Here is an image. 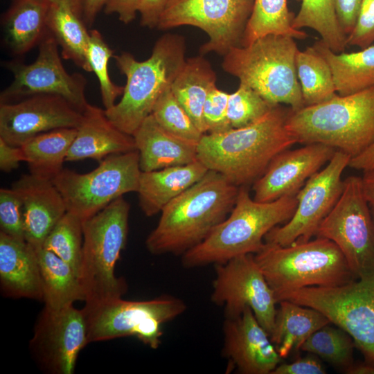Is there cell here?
<instances>
[{"label": "cell", "mask_w": 374, "mask_h": 374, "mask_svg": "<svg viewBox=\"0 0 374 374\" xmlns=\"http://www.w3.org/2000/svg\"><path fill=\"white\" fill-rule=\"evenodd\" d=\"M275 105L250 87L240 83L238 89L229 96V123L232 128L247 126L263 117Z\"/></svg>", "instance_id": "obj_40"}, {"label": "cell", "mask_w": 374, "mask_h": 374, "mask_svg": "<svg viewBox=\"0 0 374 374\" xmlns=\"http://www.w3.org/2000/svg\"><path fill=\"white\" fill-rule=\"evenodd\" d=\"M46 27L61 48L63 58L91 72L87 58L90 38L83 20L64 3H51Z\"/></svg>", "instance_id": "obj_32"}, {"label": "cell", "mask_w": 374, "mask_h": 374, "mask_svg": "<svg viewBox=\"0 0 374 374\" xmlns=\"http://www.w3.org/2000/svg\"><path fill=\"white\" fill-rule=\"evenodd\" d=\"M89 34L87 58L91 72L96 74L99 81L105 109H108L116 103L117 98L123 95L124 87L116 84L109 77L108 65L113 51L98 30H91Z\"/></svg>", "instance_id": "obj_39"}, {"label": "cell", "mask_w": 374, "mask_h": 374, "mask_svg": "<svg viewBox=\"0 0 374 374\" xmlns=\"http://www.w3.org/2000/svg\"><path fill=\"white\" fill-rule=\"evenodd\" d=\"M215 265L211 301L224 308L225 318H235L249 307L271 335L278 303L253 253L235 256Z\"/></svg>", "instance_id": "obj_15"}, {"label": "cell", "mask_w": 374, "mask_h": 374, "mask_svg": "<svg viewBox=\"0 0 374 374\" xmlns=\"http://www.w3.org/2000/svg\"><path fill=\"white\" fill-rule=\"evenodd\" d=\"M41 276L44 306L59 309L75 302L85 301L80 278L73 269L54 253L35 249Z\"/></svg>", "instance_id": "obj_30"}, {"label": "cell", "mask_w": 374, "mask_h": 374, "mask_svg": "<svg viewBox=\"0 0 374 374\" xmlns=\"http://www.w3.org/2000/svg\"><path fill=\"white\" fill-rule=\"evenodd\" d=\"M370 209H371V215H372V217H373V221H374V205H371L370 206Z\"/></svg>", "instance_id": "obj_54"}, {"label": "cell", "mask_w": 374, "mask_h": 374, "mask_svg": "<svg viewBox=\"0 0 374 374\" xmlns=\"http://www.w3.org/2000/svg\"><path fill=\"white\" fill-rule=\"evenodd\" d=\"M239 186L222 174L205 175L161 211L145 246L154 255L181 254L203 242L231 212Z\"/></svg>", "instance_id": "obj_2"}, {"label": "cell", "mask_w": 374, "mask_h": 374, "mask_svg": "<svg viewBox=\"0 0 374 374\" xmlns=\"http://www.w3.org/2000/svg\"><path fill=\"white\" fill-rule=\"evenodd\" d=\"M294 39L267 35L248 46L233 47L224 55L222 68L270 103L299 110L305 104L296 73L299 48Z\"/></svg>", "instance_id": "obj_6"}, {"label": "cell", "mask_w": 374, "mask_h": 374, "mask_svg": "<svg viewBox=\"0 0 374 374\" xmlns=\"http://www.w3.org/2000/svg\"><path fill=\"white\" fill-rule=\"evenodd\" d=\"M286 128L297 143H321L355 157L374 143V87L290 109Z\"/></svg>", "instance_id": "obj_5"}, {"label": "cell", "mask_w": 374, "mask_h": 374, "mask_svg": "<svg viewBox=\"0 0 374 374\" xmlns=\"http://www.w3.org/2000/svg\"><path fill=\"white\" fill-rule=\"evenodd\" d=\"M313 46L328 62L338 95H350L374 87V45L348 53H335L322 40Z\"/></svg>", "instance_id": "obj_29"}, {"label": "cell", "mask_w": 374, "mask_h": 374, "mask_svg": "<svg viewBox=\"0 0 374 374\" xmlns=\"http://www.w3.org/2000/svg\"><path fill=\"white\" fill-rule=\"evenodd\" d=\"M82 245V221L66 212L48 233L42 248L69 264L80 278Z\"/></svg>", "instance_id": "obj_37"}, {"label": "cell", "mask_w": 374, "mask_h": 374, "mask_svg": "<svg viewBox=\"0 0 374 374\" xmlns=\"http://www.w3.org/2000/svg\"><path fill=\"white\" fill-rule=\"evenodd\" d=\"M294 15L287 6V0H254L241 46L251 44L267 35H279L303 39L308 35L293 27Z\"/></svg>", "instance_id": "obj_33"}, {"label": "cell", "mask_w": 374, "mask_h": 374, "mask_svg": "<svg viewBox=\"0 0 374 374\" xmlns=\"http://www.w3.org/2000/svg\"><path fill=\"white\" fill-rule=\"evenodd\" d=\"M348 374H374V363L366 361V362H353L345 371Z\"/></svg>", "instance_id": "obj_52"}, {"label": "cell", "mask_w": 374, "mask_h": 374, "mask_svg": "<svg viewBox=\"0 0 374 374\" xmlns=\"http://www.w3.org/2000/svg\"><path fill=\"white\" fill-rule=\"evenodd\" d=\"M374 42V0H363L357 19L352 32L347 36V46H356L362 49Z\"/></svg>", "instance_id": "obj_43"}, {"label": "cell", "mask_w": 374, "mask_h": 374, "mask_svg": "<svg viewBox=\"0 0 374 374\" xmlns=\"http://www.w3.org/2000/svg\"><path fill=\"white\" fill-rule=\"evenodd\" d=\"M12 188L23 202L25 240L34 249L43 243L67 212L62 195L52 180L30 173L21 175Z\"/></svg>", "instance_id": "obj_21"}, {"label": "cell", "mask_w": 374, "mask_h": 374, "mask_svg": "<svg viewBox=\"0 0 374 374\" xmlns=\"http://www.w3.org/2000/svg\"><path fill=\"white\" fill-rule=\"evenodd\" d=\"M186 42L181 35L166 33L154 44L151 55L138 61L130 53L114 56L126 84L120 101L105 109L109 120L122 132L133 135L152 114L160 96L171 85L183 66Z\"/></svg>", "instance_id": "obj_4"}, {"label": "cell", "mask_w": 374, "mask_h": 374, "mask_svg": "<svg viewBox=\"0 0 374 374\" xmlns=\"http://www.w3.org/2000/svg\"><path fill=\"white\" fill-rule=\"evenodd\" d=\"M301 1V8L293 19V27L297 30L312 28L332 51L344 52L347 46V36L337 20L334 0Z\"/></svg>", "instance_id": "obj_35"}, {"label": "cell", "mask_w": 374, "mask_h": 374, "mask_svg": "<svg viewBox=\"0 0 374 374\" xmlns=\"http://www.w3.org/2000/svg\"><path fill=\"white\" fill-rule=\"evenodd\" d=\"M21 161H24L21 148L10 145L0 138L1 170L10 172L17 169Z\"/></svg>", "instance_id": "obj_48"}, {"label": "cell", "mask_w": 374, "mask_h": 374, "mask_svg": "<svg viewBox=\"0 0 374 374\" xmlns=\"http://www.w3.org/2000/svg\"><path fill=\"white\" fill-rule=\"evenodd\" d=\"M108 0H84L83 21L91 26L97 15L105 7Z\"/></svg>", "instance_id": "obj_50"}, {"label": "cell", "mask_w": 374, "mask_h": 374, "mask_svg": "<svg viewBox=\"0 0 374 374\" xmlns=\"http://www.w3.org/2000/svg\"><path fill=\"white\" fill-rule=\"evenodd\" d=\"M348 166L363 172L374 168V143L360 154L351 158Z\"/></svg>", "instance_id": "obj_49"}, {"label": "cell", "mask_w": 374, "mask_h": 374, "mask_svg": "<svg viewBox=\"0 0 374 374\" xmlns=\"http://www.w3.org/2000/svg\"><path fill=\"white\" fill-rule=\"evenodd\" d=\"M229 93L213 87L206 99L203 116L207 133H220L232 129L228 118L227 109Z\"/></svg>", "instance_id": "obj_42"}, {"label": "cell", "mask_w": 374, "mask_h": 374, "mask_svg": "<svg viewBox=\"0 0 374 374\" xmlns=\"http://www.w3.org/2000/svg\"><path fill=\"white\" fill-rule=\"evenodd\" d=\"M51 3H64L68 6L73 12L83 20L84 0H48Z\"/></svg>", "instance_id": "obj_53"}, {"label": "cell", "mask_w": 374, "mask_h": 374, "mask_svg": "<svg viewBox=\"0 0 374 374\" xmlns=\"http://www.w3.org/2000/svg\"><path fill=\"white\" fill-rule=\"evenodd\" d=\"M253 256L275 296L305 287H336L357 279L339 247L320 236L285 247L265 242Z\"/></svg>", "instance_id": "obj_7"}, {"label": "cell", "mask_w": 374, "mask_h": 374, "mask_svg": "<svg viewBox=\"0 0 374 374\" xmlns=\"http://www.w3.org/2000/svg\"><path fill=\"white\" fill-rule=\"evenodd\" d=\"M253 3L254 0H168L157 28H199L208 37L200 54L215 52L224 56L241 46Z\"/></svg>", "instance_id": "obj_13"}, {"label": "cell", "mask_w": 374, "mask_h": 374, "mask_svg": "<svg viewBox=\"0 0 374 374\" xmlns=\"http://www.w3.org/2000/svg\"><path fill=\"white\" fill-rule=\"evenodd\" d=\"M305 357L289 364H278L271 374H325L326 371L320 358L308 353Z\"/></svg>", "instance_id": "obj_44"}, {"label": "cell", "mask_w": 374, "mask_h": 374, "mask_svg": "<svg viewBox=\"0 0 374 374\" xmlns=\"http://www.w3.org/2000/svg\"><path fill=\"white\" fill-rule=\"evenodd\" d=\"M0 228L1 232L25 240L23 202L12 187L0 189Z\"/></svg>", "instance_id": "obj_41"}, {"label": "cell", "mask_w": 374, "mask_h": 374, "mask_svg": "<svg viewBox=\"0 0 374 374\" xmlns=\"http://www.w3.org/2000/svg\"><path fill=\"white\" fill-rule=\"evenodd\" d=\"M168 0H140L138 12L142 26L153 28L157 27L160 17Z\"/></svg>", "instance_id": "obj_46"}, {"label": "cell", "mask_w": 374, "mask_h": 374, "mask_svg": "<svg viewBox=\"0 0 374 374\" xmlns=\"http://www.w3.org/2000/svg\"><path fill=\"white\" fill-rule=\"evenodd\" d=\"M296 206V195L260 202L251 197L247 186H240L229 216L203 242L182 255L183 266L216 265L239 255L257 253L265 244V235L288 222Z\"/></svg>", "instance_id": "obj_3"}, {"label": "cell", "mask_w": 374, "mask_h": 374, "mask_svg": "<svg viewBox=\"0 0 374 374\" xmlns=\"http://www.w3.org/2000/svg\"><path fill=\"white\" fill-rule=\"evenodd\" d=\"M208 169L199 161L141 172L137 193L143 213L151 217L161 213L171 201L199 181Z\"/></svg>", "instance_id": "obj_25"}, {"label": "cell", "mask_w": 374, "mask_h": 374, "mask_svg": "<svg viewBox=\"0 0 374 374\" xmlns=\"http://www.w3.org/2000/svg\"><path fill=\"white\" fill-rule=\"evenodd\" d=\"M82 113L64 98L39 94L0 103V138L20 147L34 136L60 128H77Z\"/></svg>", "instance_id": "obj_18"}, {"label": "cell", "mask_w": 374, "mask_h": 374, "mask_svg": "<svg viewBox=\"0 0 374 374\" xmlns=\"http://www.w3.org/2000/svg\"><path fill=\"white\" fill-rule=\"evenodd\" d=\"M77 128H60L38 134L20 146L30 173L53 180L63 169Z\"/></svg>", "instance_id": "obj_31"}, {"label": "cell", "mask_w": 374, "mask_h": 374, "mask_svg": "<svg viewBox=\"0 0 374 374\" xmlns=\"http://www.w3.org/2000/svg\"><path fill=\"white\" fill-rule=\"evenodd\" d=\"M336 150L321 143H310L287 149L271 161L253 183L254 200L269 202L283 196L294 195L306 181L333 157Z\"/></svg>", "instance_id": "obj_19"}, {"label": "cell", "mask_w": 374, "mask_h": 374, "mask_svg": "<svg viewBox=\"0 0 374 374\" xmlns=\"http://www.w3.org/2000/svg\"><path fill=\"white\" fill-rule=\"evenodd\" d=\"M316 236L328 238L339 247L357 279L374 274V221L361 177L344 179L342 193Z\"/></svg>", "instance_id": "obj_12"}, {"label": "cell", "mask_w": 374, "mask_h": 374, "mask_svg": "<svg viewBox=\"0 0 374 374\" xmlns=\"http://www.w3.org/2000/svg\"><path fill=\"white\" fill-rule=\"evenodd\" d=\"M140 0H108L104 7L106 14H116L118 19L127 24L132 22L138 12Z\"/></svg>", "instance_id": "obj_47"}, {"label": "cell", "mask_w": 374, "mask_h": 374, "mask_svg": "<svg viewBox=\"0 0 374 374\" xmlns=\"http://www.w3.org/2000/svg\"><path fill=\"white\" fill-rule=\"evenodd\" d=\"M290 109L278 104L251 125L203 134L197 159L237 186L254 183L276 156L297 143L286 128Z\"/></svg>", "instance_id": "obj_1"}, {"label": "cell", "mask_w": 374, "mask_h": 374, "mask_svg": "<svg viewBox=\"0 0 374 374\" xmlns=\"http://www.w3.org/2000/svg\"><path fill=\"white\" fill-rule=\"evenodd\" d=\"M48 0H13L2 18L4 41L15 55H23L39 43L46 30Z\"/></svg>", "instance_id": "obj_26"}, {"label": "cell", "mask_w": 374, "mask_h": 374, "mask_svg": "<svg viewBox=\"0 0 374 374\" xmlns=\"http://www.w3.org/2000/svg\"><path fill=\"white\" fill-rule=\"evenodd\" d=\"M152 116L166 131L179 138L198 143L203 134L168 88L156 102Z\"/></svg>", "instance_id": "obj_38"}, {"label": "cell", "mask_w": 374, "mask_h": 374, "mask_svg": "<svg viewBox=\"0 0 374 374\" xmlns=\"http://www.w3.org/2000/svg\"><path fill=\"white\" fill-rule=\"evenodd\" d=\"M130 204L121 197L82 221L80 280L85 303L122 297L127 286L115 275L116 263L127 242Z\"/></svg>", "instance_id": "obj_8"}, {"label": "cell", "mask_w": 374, "mask_h": 374, "mask_svg": "<svg viewBox=\"0 0 374 374\" xmlns=\"http://www.w3.org/2000/svg\"><path fill=\"white\" fill-rule=\"evenodd\" d=\"M276 299L319 310L348 333L366 361L374 363V274L339 286L284 292Z\"/></svg>", "instance_id": "obj_10"}, {"label": "cell", "mask_w": 374, "mask_h": 374, "mask_svg": "<svg viewBox=\"0 0 374 374\" xmlns=\"http://www.w3.org/2000/svg\"><path fill=\"white\" fill-rule=\"evenodd\" d=\"M296 68L305 106L321 103L337 95L330 67L314 46L299 49Z\"/></svg>", "instance_id": "obj_34"}, {"label": "cell", "mask_w": 374, "mask_h": 374, "mask_svg": "<svg viewBox=\"0 0 374 374\" xmlns=\"http://www.w3.org/2000/svg\"><path fill=\"white\" fill-rule=\"evenodd\" d=\"M0 285L8 297L43 301L39 267L35 249L26 240L0 231Z\"/></svg>", "instance_id": "obj_23"}, {"label": "cell", "mask_w": 374, "mask_h": 374, "mask_svg": "<svg viewBox=\"0 0 374 374\" xmlns=\"http://www.w3.org/2000/svg\"><path fill=\"white\" fill-rule=\"evenodd\" d=\"M88 343L124 337H135L145 345L157 349L161 343L163 323L186 310L180 299L161 296L147 301L112 298L84 305Z\"/></svg>", "instance_id": "obj_9"}, {"label": "cell", "mask_w": 374, "mask_h": 374, "mask_svg": "<svg viewBox=\"0 0 374 374\" xmlns=\"http://www.w3.org/2000/svg\"><path fill=\"white\" fill-rule=\"evenodd\" d=\"M361 183L366 200L370 206L374 205V168L364 171Z\"/></svg>", "instance_id": "obj_51"}, {"label": "cell", "mask_w": 374, "mask_h": 374, "mask_svg": "<svg viewBox=\"0 0 374 374\" xmlns=\"http://www.w3.org/2000/svg\"><path fill=\"white\" fill-rule=\"evenodd\" d=\"M135 150L133 136L117 128L107 118L105 109L89 103L82 112L66 161L84 159L101 161L109 155Z\"/></svg>", "instance_id": "obj_22"}, {"label": "cell", "mask_w": 374, "mask_h": 374, "mask_svg": "<svg viewBox=\"0 0 374 374\" xmlns=\"http://www.w3.org/2000/svg\"><path fill=\"white\" fill-rule=\"evenodd\" d=\"M329 324L314 332L303 343L301 350L345 371L354 362L355 342L342 328Z\"/></svg>", "instance_id": "obj_36"}, {"label": "cell", "mask_w": 374, "mask_h": 374, "mask_svg": "<svg viewBox=\"0 0 374 374\" xmlns=\"http://www.w3.org/2000/svg\"><path fill=\"white\" fill-rule=\"evenodd\" d=\"M84 313L73 304L44 307L30 341V350L41 369L50 374H72L82 348L88 344Z\"/></svg>", "instance_id": "obj_17"}, {"label": "cell", "mask_w": 374, "mask_h": 374, "mask_svg": "<svg viewBox=\"0 0 374 374\" xmlns=\"http://www.w3.org/2000/svg\"><path fill=\"white\" fill-rule=\"evenodd\" d=\"M226 357L243 374H271L283 359L249 307L223 323Z\"/></svg>", "instance_id": "obj_20"}, {"label": "cell", "mask_w": 374, "mask_h": 374, "mask_svg": "<svg viewBox=\"0 0 374 374\" xmlns=\"http://www.w3.org/2000/svg\"><path fill=\"white\" fill-rule=\"evenodd\" d=\"M270 339L282 358L301 349L317 330L331 323L321 312L288 300L278 302Z\"/></svg>", "instance_id": "obj_27"}, {"label": "cell", "mask_w": 374, "mask_h": 374, "mask_svg": "<svg viewBox=\"0 0 374 374\" xmlns=\"http://www.w3.org/2000/svg\"><path fill=\"white\" fill-rule=\"evenodd\" d=\"M351 157L336 150L326 166L311 177L297 193V206L292 217L272 229L265 242L288 246L305 242L317 235L319 225L334 207L344 189L342 174Z\"/></svg>", "instance_id": "obj_16"}, {"label": "cell", "mask_w": 374, "mask_h": 374, "mask_svg": "<svg viewBox=\"0 0 374 374\" xmlns=\"http://www.w3.org/2000/svg\"><path fill=\"white\" fill-rule=\"evenodd\" d=\"M141 173L139 152L135 150L109 155L87 173L63 168L52 181L67 212L84 221L123 195L137 193Z\"/></svg>", "instance_id": "obj_11"}, {"label": "cell", "mask_w": 374, "mask_h": 374, "mask_svg": "<svg viewBox=\"0 0 374 374\" xmlns=\"http://www.w3.org/2000/svg\"><path fill=\"white\" fill-rule=\"evenodd\" d=\"M215 84L216 73L201 55L186 59L171 85L173 95L203 134L208 132L203 116L204 105Z\"/></svg>", "instance_id": "obj_28"}, {"label": "cell", "mask_w": 374, "mask_h": 374, "mask_svg": "<svg viewBox=\"0 0 374 374\" xmlns=\"http://www.w3.org/2000/svg\"><path fill=\"white\" fill-rule=\"evenodd\" d=\"M141 172L185 165L197 160L198 143L163 129L151 114L132 135Z\"/></svg>", "instance_id": "obj_24"}, {"label": "cell", "mask_w": 374, "mask_h": 374, "mask_svg": "<svg viewBox=\"0 0 374 374\" xmlns=\"http://www.w3.org/2000/svg\"><path fill=\"white\" fill-rule=\"evenodd\" d=\"M363 0H334L339 24L346 36L354 28Z\"/></svg>", "instance_id": "obj_45"}, {"label": "cell", "mask_w": 374, "mask_h": 374, "mask_svg": "<svg viewBox=\"0 0 374 374\" xmlns=\"http://www.w3.org/2000/svg\"><path fill=\"white\" fill-rule=\"evenodd\" d=\"M5 66L12 74L13 80L1 91L0 103L16 102L39 94L57 95L82 113L89 104L85 96V78L78 73L70 74L66 71L58 44L48 29L39 42L38 55L33 62L12 60Z\"/></svg>", "instance_id": "obj_14"}]
</instances>
